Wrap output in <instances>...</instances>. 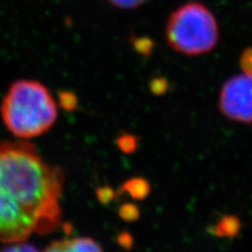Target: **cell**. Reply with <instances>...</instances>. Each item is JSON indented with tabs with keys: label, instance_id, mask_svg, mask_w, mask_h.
I'll use <instances>...</instances> for the list:
<instances>
[{
	"label": "cell",
	"instance_id": "6da1fadb",
	"mask_svg": "<svg viewBox=\"0 0 252 252\" xmlns=\"http://www.w3.org/2000/svg\"><path fill=\"white\" fill-rule=\"evenodd\" d=\"M64 175L29 142L0 143V242H25L59 227Z\"/></svg>",
	"mask_w": 252,
	"mask_h": 252
},
{
	"label": "cell",
	"instance_id": "7a4b0ae2",
	"mask_svg": "<svg viewBox=\"0 0 252 252\" xmlns=\"http://www.w3.org/2000/svg\"><path fill=\"white\" fill-rule=\"evenodd\" d=\"M2 121L15 137L31 139L49 131L58 118L50 91L36 80L14 82L0 106Z\"/></svg>",
	"mask_w": 252,
	"mask_h": 252
},
{
	"label": "cell",
	"instance_id": "3957f363",
	"mask_svg": "<svg viewBox=\"0 0 252 252\" xmlns=\"http://www.w3.org/2000/svg\"><path fill=\"white\" fill-rule=\"evenodd\" d=\"M219 36L215 15L199 2L180 6L170 15L166 26V40L171 49L187 56L211 52Z\"/></svg>",
	"mask_w": 252,
	"mask_h": 252
},
{
	"label": "cell",
	"instance_id": "277c9868",
	"mask_svg": "<svg viewBox=\"0 0 252 252\" xmlns=\"http://www.w3.org/2000/svg\"><path fill=\"white\" fill-rule=\"evenodd\" d=\"M219 108L228 119L252 123V76L236 75L224 83L219 97Z\"/></svg>",
	"mask_w": 252,
	"mask_h": 252
},
{
	"label": "cell",
	"instance_id": "5b68a950",
	"mask_svg": "<svg viewBox=\"0 0 252 252\" xmlns=\"http://www.w3.org/2000/svg\"><path fill=\"white\" fill-rule=\"evenodd\" d=\"M43 252H103V250L94 240L79 236L74 239L54 241Z\"/></svg>",
	"mask_w": 252,
	"mask_h": 252
},
{
	"label": "cell",
	"instance_id": "8992f818",
	"mask_svg": "<svg viewBox=\"0 0 252 252\" xmlns=\"http://www.w3.org/2000/svg\"><path fill=\"white\" fill-rule=\"evenodd\" d=\"M151 190H152L151 184H149V182L146 179L136 177V178H131V179H128L127 181H125V182L121 185L119 191L117 192V194L126 193L133 200L141 201L147 198L149 193H151Z\"/></svg>",
	"mask_w": 252,
	"mask_h": 252
},
{
	"label": "cell",
	"instance_id": "52a82bcc",
	"mask_svg": "<svg viewBox=\"0 0 252 252\" xmlns=\"http://www.w3.org/2000/svg\"><path fill=\"white\" fill-rule=\"evenodd\" d=\"M241 222L234 216H224L212 228V232L220 238H235L241 230Z\"/></svg>",
	"mask_w": 252,
	"mask_h": 252
},
{
	"label": "cell",
	"instance_id": "ba28073f",
	"mask_svg": "<svg viewBox=\"0 0 252 252\" xmlns=\"http://www.w3.org/2000/svg\"><path fill=\"white\" fill-rule=\"evenodd\" d=\"M118 214H119V217L123 220H125V222H135V220H138V219L140 218V210L137 205L133 203L122 204Z\"/></svg>",
	"mask_w": 252,
	"mask_h": 252
},
{
	"label": "cell",
	"instance_id": "9c48e42d",
	"mask_svg": "<svg viewBox=\"0 0 252 252\" xmlns=\"http://www.w3.org/2000/svg\"><path fill=\"white\" fill-rule=\"evenodd\" d=\"M118 147L124 154H131L136 151L137 148V139L128 133H124L117 140Z\"/></svg>",
	"mask_w": 252,
	"mask_h": 252
},
{
	"label": "cell",
	"instance_id": "30bf717a",
	"mask_svg": "<svg viewBox=\"0 0 252 252\" xmlns=\"http://www.w3.org/2000/svg\"><path fill=\"white\" fill-rule=\"evenodd\" d=\"M59 104L64 110L73 112L78 106V99L73 93L61 92L59 94Z\"/></svg>",
	"mask_w": 252,
	"mask_h": 252
},
{
	"label": "cell",
	"instance_id": "8fae6325",
	"mask_svg": "<svg viewBox=\"0 0 252 252\" xmlns=\"http://www.w3.org/2000/svg\"><path fill=\"white\" fill-rule=\"evenodd\" d=\"M0 252H39V250L31 245L29 243L18 242V243H10V245L3 247Z\"/></svg>",
	"mask_w": 252,
	"mask_h": 252
},
{
	"label": "cell",
	"instance_id": "7c38bea8",
	"mask_svg": "<svg viewBox=\"0 0 252 252\" xmlns=\"http://www.w3.org/2000/svg\"><path fill=\"white\" fill-rule=\"evenodd\" d=\"M240 64L244 74L252 76V47L243 52L240 59Z\"/></svg>",
	"mask_w": 252,
	"mask_h": 252
},
{
	"label": "cell",
	"instance_id": "4fadbf2b",
	"mask_svg": "<svg viewBox=\"0 0 252 252\" xmlns=\"http://www.w3.org/2000/svg\"><path fill=\"white\" fill-rule=\"evenodd\" d=\"M109 3H112L114 6L119 7L123 10H129V9H136L146 2L147 0H107Z\"/></svg>",
	"mask_w": 252,
	"mask_h": 252
},
{
	"label": "cell",
	"instance_id": "5bb4252c",
	"mask_svg": "<svg viewBox=\"0 0 252 252\" xmlns=\"http://www.w3.org/2000/svg\"><path fill=\"white\" fill-rule=\"evenodd\" d=\"M97 198L101 204H108L113 201L115 195L117 194L112 188L108 186L99 187L96 190Z\"/></svg>",
	"mask_w": 252,
	"mask_h": 252
},
{
	"label": "cell",
	"instance_id": "9a60e30c",
	"mask_svg": "<svg viewBox=\"0 0 252 252\" xmlns=\"http://www.w3.org/2000/svg\"><path fill=\"white\" fill-rule=\"evenodd\" d=\"M117 241H118V244H119V245H120L122 248L127 249V250L130 249V248L132 247V245H133V239H132V236H131L128 232H126V231L121 232V233L118 234Z\"/></svg>",
	"mask_w": 252,
	"mask_h": 252
},
{
	"label": "cell",
	"instance_id": "2e32d148",
	"mask_svg": "<svg viewBox=\"0 0 252 252\" xmlns=\"http://www.w3.org/2000/svg\"><path fill=\"white\" fill-rule=\"evenodd\" d=\"M151 89H152V92L154 94H161L165 93V91H166L167 84H166V82H165V81L163 82L162 79H157V80L153 81Z\"/></svg>",
	"mask_w": 252,
	"mask_h": 252
}]
</instances>
